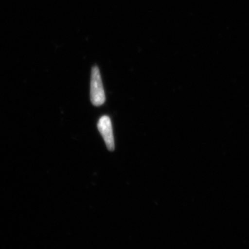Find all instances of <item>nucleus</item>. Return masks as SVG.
Returning <instances> with one entry per match:
<instances>
[{
    "label": "nucleus",
    "instance_id": "nucleus-1",
    "mask_svg": "<svg viewBox=\"0 0 249 249\" xmlns=\"http://www.w3.org/2000/svg\"><path fill=\"white\" fill-rule=\"evenodd\" d=\"M90 98L91 103L96 107L102 106L106 102V93L103 88L102 78L97 66H93L91 70Z\"/></svg>",
    "mask_w": 249,
    "mask_h": 249
},
{
    "label": "nucleus",
    "instance_id": "nucleus-2",
    "mask_svg": "<svg viewBox=\"0 0 249 249\" xmlns=\"http://www.w3.org/2000/svg\"><path fill=\"white\" fill-rule=\"evenodd\" d=\"M98 129L104 139L108 150L109 151H114L115 146L110 118L108 116H102L98 121Z\"/></svg>",
    "mask_w": 249,
    "mask_h": 249
}]
</instances>
